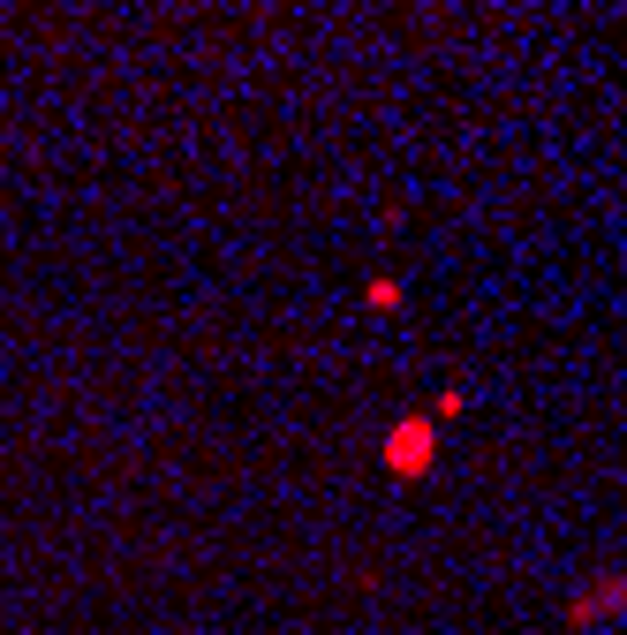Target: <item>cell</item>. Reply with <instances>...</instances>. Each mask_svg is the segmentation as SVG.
Returning a JSON list of instances; mask_svg holds the SVG:
<instances>
[{
	"label": "cell",
	"instance_id": "6da1fadb",
	"mask_svg": "<svg viewBox=\"0 0 627 635\" xmlns=\"http://www.w3.org/2000/svg\"><path fill=\"white\" fill-rule=\"evenodd\" d=\"M431 454H439V431H431V417L393 423V439H386V469H393V477H423V469H431Z\"/></svg>",
	"mask_w": 627,
	"mask_h": 635
},
{
	"label": "cell",
	"instance_id": "7a4b0ae2",
	"mask_svg": "<svg viewBox=\"0 0 627 635\" xmlns=\"http://www.w3.org/2000/svg\"><path fill=\"white\" fill-rule=\"evenodd\" d=\"M605 613H613V621L627 613V567H620V575H605V583H589V591L575 597V621H583V628H589V621H605Z\"/></svg>",
	"mask_w": 627,
	"mask_h": 635
}]
</instances>
